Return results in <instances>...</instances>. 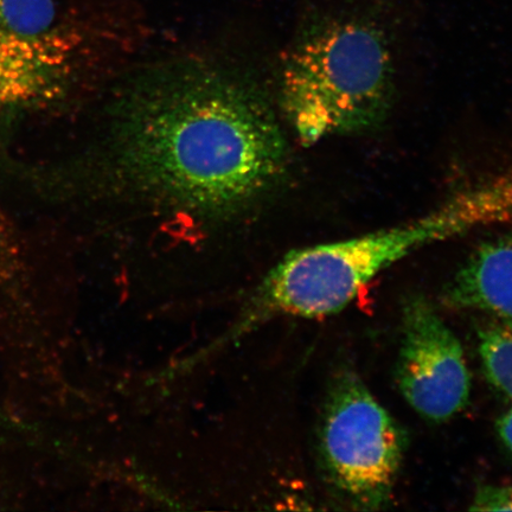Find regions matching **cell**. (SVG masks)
Returning <instances> with one entry per match:
<instances>
[{
    "label": "cell",
    "mask_w": 512,
    "mask_h": 512,
    "mask_svg": "<svg viewBox=\"0 0 512 512\" xmlns=\"http://www.w3.org/2000/svg\"><path fill=\"white\" fill-rule=\"evenodd\" d=\"M66 37L21 38L0 34V111L61 92L69 73Z\"/></svg>",
    "instance_id": "6"
},
{
    "label": "cell",
    "mask_w": 512,
    "mask_h": 512,
    "mask_svg": "<svg viewBox=\"0 0 512 512\" xmlns=\"http://www.w3.org/2000/svg\"><path fill=\"white\" fill-rule=\"evenodd\" d=\"M497 432L503 444L512 453V408L505 412L497 422Z\"/></svg>",
    "instance_id": "11"
},
{
    "label": "cell",
    "mask_w": 512,
    "mask_h": 512,
    "mask_svg": "<svg viewBox=\"0 0 512 512\" xmlns=\"http://www.w3.org/2000/svg\"><path fill=\"white\" fill-rule=\"evenodd\" d=\"M470 510L512 511V486H484L477 491Z\"/></svg>",
    "instance_id": "10"
},
{
    "label": "cell",
    "mask_w": 512,
    "mask_h": 512,
    "mask_svg": "<svg viewBox=\"0 0 512 512\" xmlns=\"http://www.w3.org/2000/svg\"><path fill=\"white\" fill-rule=\"evenodd\" d=\"M56 10L54 0H0V34L28 40L49 36Z\"/></svg>",
    "instance_id": "9"
},
{
    "label": "cell",
    "mask_w": 512,
    "mask_h": 512,
    "mask_svg": "<svg viewBox=\"0 0 512 512\" xmlns=\"http://www.w3.org/2000/svg\"><path fill=\"white\" fill-rule=\"evenodd\" d=\"M119 151L140 188L206 214L256 200L283 175L287 159L284 134L259 95L196 69L162 76L131 96Z\"/></svg>",
    "instance_id": "1"
},
{
    "label": "cell",
    "mask_w": 512,
    "mask_h": 512,
    "mask_svg": "<svg viewBox=\"0 0 512 512\" xmlns=\"http://www.w3.org/2000/svg\"><path fill=\"white\" fill-rule=\"evenodd\" d=\"M477 339L486 377L512 400V320L489 317L479 326Z\"/></svg>",
    "instance_id": "8"
},
{
    "label": "cell",
    "mask_w": 512,
    "mask_h": 512,
    "mask_svg": "<svg viewBox=\"0 0 512 512\" xmlns=\"http://www.w3.org/2000/svg\"><path fill=\"white\" fill-rule=\"evenodd\" d=\"M10 240L8 223H6L5 217L0 210V249L8 248Z\"/></svg>",
    "instance_id": "12"
},
{
    "label": "cell",
    "mask_w": 512,
    "mask_h": 512,
    "mask_svg": "<svg viewBox=\"0 0 512 512\" xmlns=\"http://www.w3.org/2000/svg\"><path fill=\"white\" fill-rule=\"evenodd\" d=\"M406 434L363 381L345 373L326 405L320 448L332 485L352 509L375 511L392 503Z\"/></svg>",
    "instance_id": "4"
},
{
    "label": "cell",
    "mask_w": 512,
    "mask_h": 512,
    "mask_svg": "<svg viewBox=\"0 0 512 512\" xmlns=\"http://www.w3.org/2000/svg\"><path fill=\"white\" fill-rule=\"evenodd\" d=\"M441 302L453 310L512 320V230L473 251L448 281Z\"/></svg>",
    "instance_id": "7"
},
{
    "label": "cell",
    "mask_w": 512,
    "mask_h": 512,
    "mask_svg": "<svg viewBox=\"0 0 512 512\" xmlns=\"http://www.w3.org/2000/svg\"><path fill=\"white\" fill-rule=\"evenodd\" d=\"M394 67L380 31L360 22L313 29L285 62L281 102L304 144L379 127L394 99Z\"/></svg>",
    "instance_id": "3"
},
{
    "label": "cell",
    "mask_w": 512,
    "mask_h": 512,
    "mask_svg": "<svg viewBox=\"0 0 512 512\" xmlns=\"http://www.w3.org/2000/svg\"><path fill=\"white\" fill-rule=\"evenodd\" d=\"M512 221V172L458 194L419 219L286 256L266 281L267 309L309 318L335 315L396 262L432 243Z\"/></svg>",
    "instance_id": "2"
},
{
    "label": "cell",
    "mask_w": 512,
    "mask_h": 512,
    "mask_svg": "<svg viewBox=\"0 0 512 512\" xmlns=\"http://www.w3.org/2000/svg\"><path fill=\"white\" fill-rule=\"evenodd\" d=\"M396 380L409 406L433 422L452 419L470 401L462 343L425 297L409 298L403 306Z\"/></svg>",
    "instance_id": "5"
}]
</instances>
